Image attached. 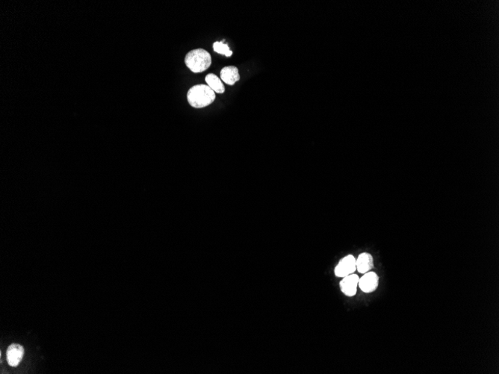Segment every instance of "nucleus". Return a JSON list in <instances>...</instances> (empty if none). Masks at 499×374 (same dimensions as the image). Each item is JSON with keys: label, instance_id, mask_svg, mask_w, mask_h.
Here are the masks:
<instances>
[{"label": "nucleus", "instance_id": "0eeeda50", "mask_svg": "<svg viewBox=\"0 0 499 374\" xmlns=\"http://www.w3.org/2000/svg\"><path fill=\"white\" fill-rule=\"evenodd\" d=\"M357 271L364 274L369 272L374 268V258L370 253H362L356 258Z\"/></svg>", "mask_w": 499, "mask_h": 374}, {"label": "nucleus", "instance_id": "423d86ee", "mask_svg": "<svg viewBox=\"0 0 499 374\" xmlns=\"http://www.w3.org/2000/svg\"><path fill=\"white\" fill-rule=\"evenodd\" d=\"M8 363L11 367H17L21 362L24 355V348L21 345L13 343L9 346L7 351Z\"/></svg>", "mask_w": 499, "mask_h": 374}, {"label": "nucleus", "instance_id": "f257e3e1", "mask_svg": "<svg viewBox=\"0 0 499 374\" xmlns=\"http://www.w3.org/2000/svg\"><path fill=\"white\" fill-rule=\"evenodd\" d=\"M187 99L191 106L202 109L214 102L216 93L206 85H197L189 90Z\"/></svg>", "mask_w": 499, "mask_h": 374}, {"label": "nucleus", "instance_id": "39448f33", "mask_svg": "<svg viewBox=\"0 0 499 374\" xmlns=\"http://www.w3.org/2000/svg\"><path fill=\"white\" fill-rule=\"evenodd\" d=\"M359 279L358 276L354 274L344 277L339 284L342 292L347 297L355 296L357 291Z\"/></svg>", "mask_w": 499, "mask_h": 374}, {"label": "nucleus", "instance_id": "1a4fd4ad", "mask_svg": "<svg viewBox=\"0 0 499 374\" xmlns=\"http://www.w3.org/2000/svg\"><path fill=\"white\" fill-rule=\"evenodd\" d=\"M206 82L207 83V86L209 87L212 90L215 91V93H218V94H223L225 91V88H224V84H223L221 80L220 79L219 77L217 75L213 74V73H209L206 76Z\"/></svg>", "mask_w": 499, "mask_h": 374}, {"label": "nucleus", "instance_id": "20e7f679", "mask_svg": "<svg viewBox=\"0 0 499 374\" xmlns=\"http://www.w3.org/2000/svg\"><path fill=\"white\" fill-rule=\"evenodd\" d=\"M379 284V277L376 273L369 271L359 279L358 286L364 293H372L377 290Z\"/></svg>", "mask_w": 499, "mask_h": 374}, {"label": "nucleus", "instance_id": "9d476101", "mask_svg": "<svg viewBox=\"0 0 499 374\" xmlns=\"http://www.w3.org/2000/svg\"><path fill=\"white\" fill-rule=\"evenodd\" d=\"M213 49L218 54L224 55L227 57H229V56L232 55V52L229 49V46L227 44H224L223 42L214 43V44H213Z\"/></svg>", "mask_w": 499, "mask_h": 374}, {"label": "nucleus", "instance_id": "f03ea898", "mask_svg": "<svg viewBox=\"0 0 499 374\" xmlns=\"http://www.w3.org/2000/svg\"><path fill=\"white\" fill-rule=\"evenodd\" d=\"M185 63L193 73H202L211 66V55L203 49H193L186 55Z\"/></svg>", "mask_w": 499, "mask_h": 374}, {"label": "nucleus", "instance_id": "6e6552de", "mask_svg": "<svg viewBox=\"0 0 499 374\" xmlns=\"http://www.w3.org/2000/svg\"><path fill=\"white\" fill-rule=\"evenodd\" d=\"M221 79L229 86H233L240 79L239 69L235 66L224 67L221 71Z\"/></svg>", "mask_w": 499, "mask_h": 374}, {"label": "nucleus", "instance_id": "7ed1b4c3", "mask_svg": "<svg viewBox=\"0 0 499 374\" xmlns=\"http://www.w3.org/2000/svg\"><path fill=\"white\" fill-rule=\"evenodd\" d=\"M356 271V258L353 255L349 254L339 260L335 268L334 274L337 277L344 278L354 274Z\"/></svg>", "mask_w": 499, "mask_h": 374}]
</instances>
